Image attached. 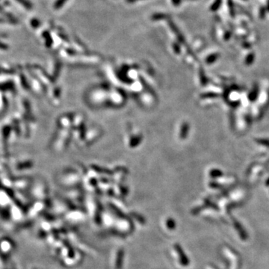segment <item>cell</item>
<instances>
[{"label": "cell", "mask_w": 269, "mask_h": 269, "mask_svg": "<svg viewBox=\"0 0 269 269\" xmlns=\"http://www.w3.org/2000/svg\"><path fill=\"white\" fill-rule=\"evenodd\" d=\"M166 227H167V228L169 229V230H175V228H176L175 220H173L172 218L168 219L166 221Z\"/></svg>", "instance_id": "3957f363"}, {"label": "cell", "mask_w": 269, "mask_h": 269, "mask_svg": "<svg viewBox=\"0 0 269 269\" xmlns=\"http://www.w3.org/2000/svg\"><path fill=\"white\" fill-rule=\"evenodd\" d=\"M67 0H58V1L56 2V4H55V8H56V9L61 8L62 6L64 5V3Z\"/></svg>", "instance_id": "5b68a950"}, {"label": "cell", "mask_w": 269, "mask_h": 269, "mask_svg": "<svg viewBox=\"0 0 269 269\" xmlns=\"http://www.w3.org/2000/svg\"><path fill=\"white\" fill-rule=\"evenodd\" d=\"M127 1H128L129 2H133L135 1V0H127Z\"/></svg>", "instance_id": "9c48e42d"}, {"label": "cell", "mask_w": 269, "mask_h": 269, "mask_svg": "<svg viewBox=\"0 0 269 269\" xmlns=\"http://www.w3.org/2000/svg\"><path fill=\"white\" fill-rule=\"evenodd\" d=\"M172 2L174 6H178L179 4L181 3V0H172Z\"/></svg>", "instance_id": "ba28073f"}, {"label": "cell", "mask_w": 269, "mask_h": 269, "mask_svg": "<svg viewBox=\"0 0 269 269\" xmlns=\"http://www.w3.org/2000/svg\"><path fill=\"white\" fill-rule=\"evenodd\" d=\"M164 16H165V14H154L153 16V20H162V19H164L163 18Z\"/></svg>", "instance_id": "8992f818"}, {"label": "cell", "mask_w": 269, "mask_h": 269, "mask_svg": "<svg viewBox=\"0 0 269 269\" xmlns=\"http://www.w3.org/2000/svg\"><path fill=\"white\" fill-rule=\"evenodd\" d=\"M32 25H33L34 27H38L40 25V22L38 20H33L32 21Z\"/></svg>", "instance_id": "52a82bcc"}, {"label": "cell", "mask_w": 269, "mask_h": 269, "mask_svg": "<svg viewBox=\"0 0 269 269\" xmlns=\"http://www.w3.org/2000/svg\"><path fill=\"white\" fill-rule=\"evenodd\" d=\"M17 1L19 2L20 4H22V6H24V7H25L28 9H31L32 8V4H31V2L26 1V0H17Z\"/></svg>", "instance_id": "277c9868"}, {"label": "cell", "mask_w": 269, "mask_h": 269, "mask_svg": "<svg viewBox=\"0 0 269 269\" xmlns=\"http://www.w3.org/2000/svg\"><path fill=\"white\" fill-rule=\"evenodd\" d=\"M174 249H175L176 252L178 254L179 256V261L182 266H188L189 265V259L188 258L187 255L184 252L183 249L180 244H174Z\"/></svg>", "instance_id": "6da1fadb"}, {"label": "cell", "mask_w": 269, "mask_h": 269, "mask_svg": "<svg viewBox=\"0 0 269 269\" xmlns=\"http://www.w3.org/2000/svg\"><path fill=\"white\" fill-rule=\"evenodd\" d=\"M124 251L123 249H120L117 253L116 260H115V269H121L123 265Z\"/></svg>", "instance_id": "7a4b0ae2"}]
</instances>
